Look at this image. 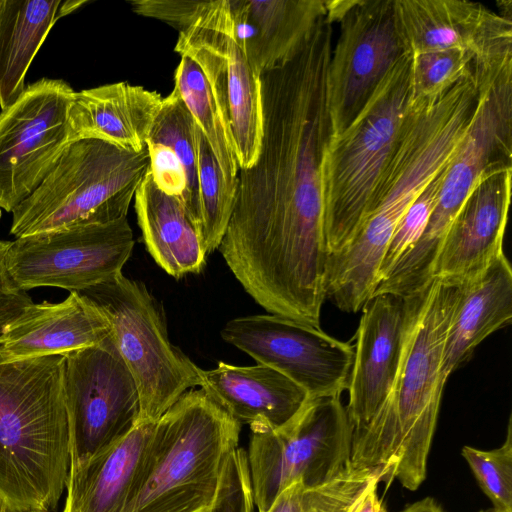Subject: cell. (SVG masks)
I'll return each instance as SVG.
<instances>
[{
  "mask_svg": "<svg viewBox=\"0 0 512 512\" xmlns=\"http://www.w3.org/2000/svg\"><path fill=\"white\" fill-rule=\"evenodd\" d=\"M162 100L158 92L127 82L75 92L67 114L69 141L95 139L140 152Z\"/></svg>",
  "mask_w": 512,
  "mask_h": 512,
  "instance_id": "obj_21",
  "label": "cell"
},
{
  "mask_svg": "<svg viewBox=\"0 0 512 512\" xmlns=\"http://www.w3.org/2000/svg\"><path fill=\"white\" fill-rule=\"evenodd\" d=\"M110 335L100 309L79 292L59 303H32L8 322L0 335L3 361L65 355L97 345Z\"/></svg>",
  "mask_w": 512,
  "mask_h": 512,
  "instance_id": "obj_19",
  "label": "cell"
},
{
  "mask_svg": "<svg viewBox=\"0 0 512 512\" xmlns=\"http://www.w3.org/2000/svg\"><path fill=\"white\" fill-rule=\"evenodd\" d=\"M479 89L475 110L423 233L384 278L396 295L414 294L432 280L442 242L466 197L484 176L512 168V69Z\"/></svg>",
  "mask_w": 512,
  "mask_h": 512,
  "instance_id": "obj_7",
  "label": "cell"
},
{
  "mask_svg": "<svg viewBox=\"0 0 512 512\" xmlns=\"http://www.w3.org/2000/svg\"><path fill=\"white\" fill-rule=\"evenodd\" d=\"M134 198L143 241L154 261L175 278L199 273L208 254L199 227L182 202L161 191L149 169Z\"/></svg>",
  "mask_w": 512,
  "mask_h": 512,
  "instance_id": "obj_25",
  "label": "cell"
},
{
  "mask_svg": "<svg viewBox=\"0 0 512 512\" xmlns=\"http://www.w3.org/2000/svg\"><path fill=\"white\" fill-rule=\"evenodd\" d=\"M479 512H512V509H496V508H493L492 510H489V511H479Z\"/></svg>",
  "mask_w": 512,
  "mask_h": 512,
  "instance_id": "obj_38",
  "label": "cell"
},
{
  "mask_svg": "<svg viewBox=\"0 0 512 512\" xmlns=\"http://www.w3.org/2000/svg\"><path fill=\"white\" fill-rule=\"evenodd\" d=\"M0 4H1V0H0Z\"/></svg>",
  "mask_w": 512,
  "mask_h": 512,
  "instance_id": "obj_40",
  "label": "cell"
},
{
  "mask_svg": "<svg viewBox=\"0 0 512 512\" xmlns=\"http://www.w3.org/2000/svg\"><path fill=\"white\" fill-rule=\"evenodd\" d=\"M397 28L410 55L458 49L474 60L477 83L512 69V21L467 0H394Z\"/></svg>",
  "mask_w": 512,
  "mask_h": 512,
  "instance_id": "obj_16",
  "label": "cell"
},
{
  "mask_svg": "<svg viewBox=\"0 0 512 512\" xmlns=\"http://www.w3.org/2000/svg\"><path fill=\"white\" fill-rule=\"evenodd\" d=\"M63 356L71 464L127 434L139 421L140 401L135 380L110 335Z\"/></svg>",
  "mask_w": 512,
  "mask_h": 512,
  "instance_id": "obj_12",
  "label": "cell"
},
{
  "mask_svg": "<svg viewBox=\"0 0 512 512\" xmlns=\"http://www.w3.org/2000/svg\"><path fill=\"white\" fill-rule=\"evenodd\" d=\"M399 512H445L443 508L431 497L414 502Z\"/></svg>",
  "mask_w": 512,
  "mask_h": 512,
  "instance_id": "obj_36",
  "label": "cell"
},
{
  "mask_svg": "<svg viewBox=\"0 0 512 512\" xmlns=\"http://www.w3.org/2000/svg\"><path fill=\"white\" fill-rule=\"evenodd\" d=\"M149 169V154L107 142H71L12 213L16 238L124 218Z\"/></svg>",
  "mask_w": 512,
  "mask_h": 512,
  "instance_id": "obj_6",
  "label": "cell"
},
{
  "mask_svg": "<svg viewBox=\"0 0 512 512\" xmlns=\"http://www.w3.org/2000/svg\"><path fill=\"white\" fill-rule=\"evenodd\" d=\"M512 168L484 176L464 200L436 258L432 279L463 283L503 251Z\"/></svg>",
  "mask_w": 512,
  "mask_h": 512,
  "instance_id": "obj_18",
  "label": "cell"
},
{
  "mask_svg": "<svg viewBox=\"0 0 512 512\" xmlns=\"http://www.w3.org/2000/svg\"><path fill=\"white\" fill-rule=\"evenodd\" d=\"M73 88L42 78L0 112V209L12 212L50 172L70 144Z\"/></svg>",
  "mask_w": 512,
  "mask_h": 512,
  "instance_id": "obj_13",
  "label": "cell"
},
{
  "mask_svg": "<svg viewBox=\"0 0 512 512\" xmlns=\"http://www.w3.org/2000/svg\"><path fill=\"white\" fill-rule=\"evenodd\" d=\"M203 389L240 424L278 428L309 398L308 393L275 369L257 364L237 366L219 362L199 371Z\"/></svg>",
  "mask_w": 512,
  "mask_h": 512,
  "instance_id": "obj_22",
  "label": "cell"
},
{
  "mask_svg": "<svg viewBox=\"0 0 512 512\" xmlns=\"http://www.w3.org/2000/svg\"><path fill=\"white\" fill-rule=\"evenodd\" d=\"M411 55L403 54L351 124L331 137L322 161L324 231L329 255L369 215L409 115Z\"/></svg>",
  "mask_w": 512,
  "mask_h": 512,
  "instance_id": "obj_5",
  "label": "cell"
},
{
  "mask_svg": "<svg viewBox=\"0 0 512 512\" xmlns=\"http://www.w3.org/2000/svg\"><path fill=\"white\" fill-rule=\"evenodd\" d=\"M378 484L379 481L376 480L370 485L354 512H387L385 504L378 496Z\"/></svg>",
  "mask_w": 512,
  "mask_h": 512,
  "instance_id": "obj_35",
  "label": "cell"
},
{
  "mask_svg": "<svg viewBox=\"0 0 512 512\" xmlns=\"http://www.w3.org/2000/svg\"><path fill=\"white\" fill-rule=\"evenodd\" d=\"M79 293L109 323L137 386L139 421L156 422L188 389L200 386V368L171 343L163 309L142 282L120 273Z\"/></svg>",
  "mask_w": 512,
  "mask_h": 512,
  "instance_id": "obj_8",
  "label": "cell"
},
{
  "mask_svg": "<svg viewBox=\"0 0 512 512\" xmlns=\"http://www.w3.org/2000/svg\"><path fill=\"white\" fill-rule=\"evenodd\" d=\"M339 26L326 77L332 137L351 124L407 53L396 24L394 0H355Z\"/></svg>",
  "mask_w": 512,
  "mask_h": 512,
  "instance_id": "obj_15",
  "label": "cell"
},
{
  "mask_svg": "<svg viewBox=\"0 0 512 512\" xmlns=\"http://www.w3.org/2000/svg\"><path fill=\"white\" fill-rule=\"evenodd\" d=\"M205 1L132 0V10L144 17L164 21L179 31L188 27Z\"/></svg>",
  "mask_w": 512,
  "mask_h": 512,
  "instance_id": "obj_34",
  "label": "cell"
},
{
  "mask_svg": "<svg viewBox=\"0 0 512 512\" xmlns=\"http://www.w3.org/2000/svg\"><path fill=\"white\" fill-rule=\"evenodd\" d=\"M16 512H51V511L47 510V509H29V510L16 511Z\"/></svg>",
  "mask_w": 512,
  "mask_h": 512,
  "instance_id": "obj_37",
  "label": "cell"
},
{
  "mask_svg": "<svg viewBox=\"0 0 512 512\" xmlns=\"http://www.w3.org/2000/svg\"><path fill=\"white\" fill-rule=\"evenodd\" d=\"M134 247L127 218L28 235L10 241L5 265L23 291L57 287L79 292L118 274Z\"/></svg>",
  "mask_w": 512,
  "mask_h": 512,
  "instance_id": "obj_11",
  "label": "cell"
},
{
  "mask_svg": "<svg viewBox=\"0 0 512 512\" xmlns=\"http://www.w3.org/2000/svg\"><path fill=\"white\" fill-rule=\"evenodd\" d=\"M447 167L428 183L400 218L382 259L378 282L420 238L438 202Z\"/></svg>",
  "mask_w": 512,
  "mask_h": 512,
  "instance_id": "obj_33",
  "label": "cell"
},
{
  "mask_svg": "<svg viewBox=\"0 0 512 512\" xmlns=\"http://www.w3.org/2000/svg\"><path fill=\"white\" fill-rule=\"evenodd\" d=\"M221 337L302 387L309 397L341 396L347 390L354 346L320 327L273 314L228 321Z\"/></svg>",
  "mask_w": 512,
  "mask_h": 512,
  "instance_id": "obj_14",
  "label": "cell"
},
{
  "mask_svg": "<svg viewBox=\"0 0 512 512\" xmlns=\"http://www.w3.org/2000/svg\"><path fill=\"white\" fill-rule=\"evenodd\" d=\"M362 309L347 387L353 440L365 432L390 394L406 322L405 300L391 295L374 296Z\"/></svg>",
  "mask_w": 512,
  "mask_h": 512,
  "instance_id": "obj_17",
  "label": "cell"
},
{
  "mask_svg": "<svg viewBox=\"0 0 512 512\" xmlns=\"http://www.w3.org/2000/svg\"><path fill=\"white\" fill-rule=\"evenodd\" d=\"M235 35L257 76L292 59L325 17V0H228Z\"/></svg>",
  "mask_w": 512,
  "mask_h": 512,
  "instance_id": "obj_20",
  "label": "cell"
},
{
  "mask_svg": "<svg viewBox=\"0 0 512 512\" xmlns=\"http://www.w3.org/2000/svg\"><path fill=\"white\" fill-rule=\"evenodd\" d=\"M146 148L149 173L155 185L164 193L177 197L199 227L195 123L174 90L162 100Z\"/></svg>",
  "mask_w": 512,
  "mask_h": 512,
  "instance_id": "obj_26",
  "label": "cell"
},
{
  "mask_svg": "<svg viewBox=\"0 0 512 512\" xmlns=\"http://www.w3.org/2000/svg\"><path fill=\"white\" fill-rule=\"evenodd\" d=\"M380 472L352 464L335 478L307 486L295 482L284 489L267 512H354Z\"/></svg>",
  "mask_w": 512,
  "mask_h": 512,
  "instance_id": "obj_29",
  "label": "cell"
},
{
  "mask_svg": "<svg viewBox=\"0 0 512 512\" xmlns=\"http://www.w3.org/2000/svg\"><path fill=\"white\" fill-rule=\"evenodd\" d=\"M512 319V268L504 252L462 283L442 361L446 379L467 362L476 347Z\"/></svg>",
  "mask_w": 512,
  "mask_h": 512,
  "instance_id": "obj_24",
  "label": "cell"
},
{
  "mask_svg": "<svg viewBox=\"0 0 512 512\" xmlns=\"http://www.w3.org/2000/svg\"><path fill=\"white\" fill-rule=\"evenodd\" d=\"M198 154L199 229L207 254L218 249L234 210L238 178L223 174L202 132L195 125Z\"/></svg>",
  "mask_w": 512,
  "mask_h": 512,
  "instance_id": "obj_30",
  "label": "cell"
},
{
  "mask_svg": "<svg viewBox=\"0 0 512 512\" xmlns=\"http://www.w3.org/2000/svg\"><path fill=\"white\" fill-rule=\"evenodd\" d=\"M0 512H7L6 508L4 507V505L0 502Z\"/></svg>",
  "mask_w": 512,
  "mask_h": 512,
  "instance_id": "obj_39",
  "label": "cell"
},
{
  "mask_svg": "<svg viewBox=\"0 0 512 512\" xmlns=\"http://www.w3.org/2000/svg\"><path fill=\"white\" fill-rule=\"evenodd\" d=\"M173 90L189 110L202 132L224 176L233 181L240 171L233 136L226 126L199 66L181 56L175 70Z\"/></svg>",
  "mask_w": 512,
  "mask_h": 512,
  "instance_id": "obj_28",
  "label": "cell"
},
{
  "mask_svg": "<svg viewBox=\"0 0 512 512\" xmlns=\"http://www.w3.org/2000/svg\"><path fill=\"white\" fill-rule=\"evenodd\" d=\"M155 422L138 421L92 457L71 463L63 512H123Z\"/></svg>",
  "mask_w": 512,
  "mask_h": 512,
  "instance_id": "obj_23",
  "label": "cell"
},
{
  "mask_svg": "<svg viewBox=\"0 0 512 512\" xmlns=\"http://www.w3.org/2000/svg\"><path fill=\"white\" fill-rule=\"evenodd\" d=\"M174 50L201 69L233 136L240 170L249 168L262 138L261 81L237 41L228 0L205 1L179 31Z\"/></svg>",
  "mask_w": 512,
  "mask_h": 512,
  "instance_id": "obj_10",
  "label": "cell"
},
{
  "mask_svg": "<svg viewBox=\"0 0 512 512\" xmlns=\"http://www.w3.org/2000/svg\"><path fill=\"white\" fill-rule=\"evenodd\" d=\"M241 426L203 389H190L155 422L123 512H209Z\"/></svg>",
  "mask_w": 512,
  "mask_h": 512,
  "instance_id": "obj_4",
  "label": "cell"
},
{
  "mask_svg": "<svg viewBox=\"0 0 512 512\" xmlns=\"http://www.w3.org/2000/svg\"><path fill=\"white\" fill-rule=\"evenodd\" d=\"M462 283L434 278L404 298L406 322L397 373L388 398L365 432L352 441L351 464L398 480L411 491L426 478L442 392L447 333Z\"/></svg>",
  "mask_w": 512,
  "mask_h": 512,
  "instance_id": "obj_2",
  "label": "cell"
},
{
  "mask_svg": "<svg viewBox=\"0 0 512 512\" xmlns=\"http://www.w3.org/2000/svg\"><path fill=\"white\" fill-rule=\"evenodd\" d=\"M353 426L340 396L309 397L284 425L250 426L247 459L254 506L267 512L295 482L323 484L351 465Z\"/></svg>",
  "mask_w": 512,
  "mask_h": 512,
  "instance_id": "obj_9",
  "label": "cell"
},
{
  "mask_svg": "<svg viewBox=\"0 0 512 512\" xmlns=\"http://www.w3.org/2000/svg\"><path fill=\"white\" fill-rule=\"evenodd\" d=\"M65 356H0V502L7 512L53 509L70 466Z\"/></svg>",
  "mask_w": 512,
  "mask_h": 512,
  "instance_id": "obj_3",
  "label": "cell"
},
{
  "mask_svg": "<svg viewBox=\"0 0 512 512\" xmlns=\"http://www.w3.org/2000/svg\"><path fill=\"white\" fill-rule=\"evenodd\" d=\"M60 4V0H1V110L24 91L26 73L57 20Z\"/></svg>",
  "mask_w": 512,
  "mask_h": 512,
  "instance_id": "obj_27",
  "label": "cell"
},
{
  "mask_svg": "<svg viewBox=\"0 0 512 512\" xmlns=\"http://www.w3.org/2000/svg\"><path fill=\"white\" fill-rule=\"evenodd\" d=\"M332 36L323 18L292 59L260 76V149L254 164L239 171L218 247L256 303L293 319L318 316L326 298L322 161L332 137L326 98Z\"/></svg>",
  "mask_w": 512,
  "mask_h": 512,
  "instance_id": "obj_1",
  "label": "cell"
},
{
  "mask_svg": "<svg viewBox=\"0 0 512 512\" xmlns=\"http://www.w3.org/2000/svg\"><path fill=\"white\" fill-rule=\"evenodd\" d=\"M473 72V57L462 50L437 49L411 55L409 108L433 106Z\"/></svg>",
  "mask_w": 512,
  "mask_h": 512,
  "instance_id": "obj_31",
  "label": "cell"
},
{
  "mask_svg": "<svg viewBox=\"0 0 512 512\" xmlns=\"http://www.w3.org/2000/svg\"><path fill=\"white\" fill-rule=\"evenodd\" d=\"M462 456L478 485L496 509H512V422L508 421L505 441L498 448L481 450L463 446Z\"/></svg>",
  "mask_w": 512,
  "mask_h": 512,
  "instance_id": "obj_32",
  "label": "cell"
}]
</instances>
